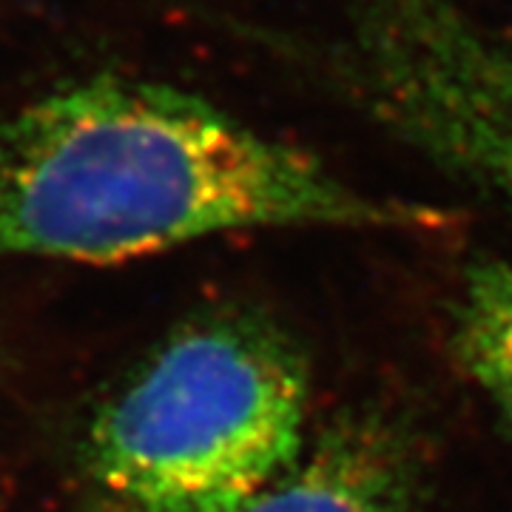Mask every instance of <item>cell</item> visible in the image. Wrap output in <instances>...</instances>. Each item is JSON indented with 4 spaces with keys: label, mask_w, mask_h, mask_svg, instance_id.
<instances>
[{
    "label": "cell",
    "mask_w": 512,
    "mask_h": 512,
    "mask_svg": "<svg viewBox=\"0 0 512 512\" xmlns=\"http://www.w3.org/2000/svg\"><path fill=\"white\" fill-rule=\"evenodd\" d=\"M436 220L163 80L89 74L0 114V256L109 265L231 231Z\"/></svg>",
    "instance_id": "obj_1"
},
{
    "label": "cell",
    "mask_w": 512,
    "mask_h": 512,
    "mask_svg": "<svg viewBox=\"0 0 512 512\" xmlns=\"http://www.w3.org/2000/svg\"><path fill=\"white\" fill-rule=\"evenodd\" d=\"M311 373L271 319H197L97 407L92 481L126 512H248L308 450Z\"/></svg>",
    "instance_id": "obj_2"
},
{
    "label": "cell",
    "mask_w": 512,
    "mask_h": 512,
    "mask_svg": "<svg viewBox=\"0 0 512 512\" xmlns=\"http://www.w3.org/2000/svg\"><path fill=\"white\" fill-rule=\"evenodd\" d=\"M248 512H433L402 433L379 419H339Z\"/></svg>",
    "instance_id": "obj_3"
},
{
    "label": "cell",
    "mask_w": 512,
    "mask_h": 512,
    "mask_svg": "<svg viewBox=\"0 0 512 512\" xmlns=\"http://www.w3.org/2000/svg\"><path fill=\"white\" fill-rule=\"evenodd\" d=\"M458 362L512 424V262L478 259L456 299Z\"/></svg>",
    "instance_id": "obj_4"
}]
</instances>
